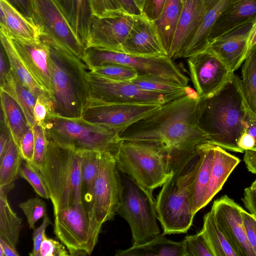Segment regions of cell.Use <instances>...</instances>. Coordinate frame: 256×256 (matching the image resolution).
Segmentation results:
<instances>
[{"instance_id": "cell-52", "label": "cell", "mask_w": 256, "mask_h": 256, "mask_svg": "<svg viewBox=\"0 0 256 256\" xmlns=\"http://www.w3.org/2000/svg\"><path fill=\"white\" fill-rule=\"evenodd\" d=\"M12 135L7 126L3 114H0V160L5 154L8 148Z\"/></svg>"}, {"instance_id": "cell-28", "label": "cell", "mask_w": 256, "mask_h": 256, "mask_svg": "<svg viewBox=\"0 0 256 256\" xmlns=\"http://www.w3.org/2000/svg\"><path fill=\"white\" fill-rule=\"evenodd\" d=\"M160 234L142 244L116 250V256H184L182 240L177 242Z\"/></svg>"}, {"instance_id": "cell-20", "label": "cell", "mask_w": 256, "mask_h": 256, "mask_svg": "<svg viewBox=\"0 0 256 256\" xmlns=\"http://www.w3.org/2000/svg\"><path fill=\"white\" fill-rule=\"evenodd\" d=\"M256 20L242 24L210 41L212 50L232 72L244 62L248 54L247 42Z\"/></svg>"}, {"instance_id": "cell-8", "label": "cell", "mask_w": 256, "mask_h": 256, "mask_svg": "<svg viewBox=\"0 0 256 256\" xmlns=\"http://www.w3.org/2000/svg\"><path fill=\"white\" fill-rule=\"evenodd\" d=\"M122 192L117 214L130 228L133 245L143 244L160 234L152 194L120 171Z\"/></svg>"}, {"instance_id": "cell-19", "label": "cell", "mask_w": 256, "mask_h": 256, "mask_svg": "<svg viewBox=\"0 0 256 256\" xmlns=\"http://www.w3.org/2000/svg\"><path fill=\"white\" fill-rule=\"evenodd\" d=\"M10 39L22 63L52 98L48 44L40 38L36 40Z\"/></svg>"}, {"instance_id": "cell-29", "label": "cell", "mask_w": 256, "mask_h": 256, "mask_svg": "<svg viewBox=\"0 0 256 256\" xmlns=\"http://www.w3.org/2000/svg\"><path fill=\"white\" fill-rule=\"evenodd\" d=\"M230 0H213L194 35L185 49L182 58H188L207 48L212 28Z\"/></svg>"}, {"instance_id": "cell-56", "label": "cell", "mask_w": 256, "mask_h": 256, "mask_svg": "<svg viewBox=\"0 0 256 256\" xmlns=\"http://www.w3.org/2000/svg\"><path fill=\"white\" fill-rule=\"evenodd\" d=\"M8 58L2 45H0V86L4 83L6 76L10 70L7 66Z\"/></svg>"}, {"instance_id": "cell-45", "label": "cell", "mask_w": 256, "mask_h": 256, "mask_svg": "<svg viewBox=\"0 0 256 256\" xmlns=\"http://www.w3.org/2000/svg\"><path fill=\"white\" fill-rule=\"evenodd\" d=\"M92 16L100 18L115 16L124 12L116 0H90Z\"/></svg>"}, {"instance_id": "cell-41", "label": "cell", "mask_w": 256, "mask_h": 256, "mask_svg": "<svg viewBox=\"0 0 256 256\" xmlns=\"http://www.w3.org/2000/svg\"><path fill=\"white\" fill-rule=\"evenodd\" d=\"M19 176L25 179L40 197L48 199L50 193L39 170L32 163L24 160L19 171Z\"/></svg>"}, {"instance_id": "cell-9", "label": "cell", "mask_w": 256, "mask_h": 256, "mask_svg": "<svg viewBox=\"0 0 256 256\" xmlns=\"http://www.w3.org/2000/svg\"><path fill=\"white\" fill-rule=\"evenodd\" d=\"M121 192L120 173L114 157L110 152H102L92 200L87 208L94 246L102 224L117 214Z\"/></svg>"}, {"instance_id": "cell-54", "label": "cell", "mask_w": 256, "mask_h": 256, "mask_svg": "<svg viewBox=\"0 0 256 256\" xmlns=\"http://www.w3.org/2000/svg\"><path fill=\"white\" fill-rule=\"evenodd\" d=\"M242 200L249 212L256 218V196L248 187L244 189Z\"/></svg>"}, {"instance_id": "cell-15", "label": "cell", "mask_w": 256, "mask_h": 256, "mask_svg": "<svg viewBox=\"0 0 256 256\" xmlns=\"http://www.w3.org/2000/svg\"><path fill=\"white\" fill-rule=\"evenodd\" d=\"M187 62L191 80L200 98L214 94L234 73L208 48L188 58Z\"/></svg>"}, {"instance_id": "cell-32", "label": "cell", "mask_w": 256, "mask_h": 256, "mask_svg": "<svg viewBox=\"0 0 256 256\" xmlns=\"http://www.w3.org/2000/svg\"><path fill=\"white\" fill-rule=\"evenodd\" d=\"M183 5L181 0H166L159 17L154 21L162 46L168 56Z\"/></svg>"}, {"instance_id": "cell-16", "label": "cell", "mask_w": 256, "mask_h": 256, "mask_svg": "<svg viewBox=\"0 0 256 256\" xmlns=\"http://www.w3.org/2000/svg\"><path fill=\"white\" fill-rule=\"evenodd\" d=\"M242 208L227 196L213 202L216 223L238 256H256L246 238L241 214Z\"/></svg>"}, {"instance_id": "cell-7", "label": "cell", "mask_w": 256, "mask_h": 256, "mask_svg": "<svg viewBox=\"0 0 256 256\" xmlns=\"http://www.w3.org/2000/svg\"><path fill=\"white\" fill-rule=\"evenodd\" d=\"M114 157L118 170L152 194L172 172L173 164L169 156L148 143L122 140Z\"/></svg>"}, {"instance_id": "cell-36", "label": "cell", "mask_w": 256, "mask_h": 256, "mask_svg": "<svg viewBox=\"0 0 256 256\" xmlns=\"http://www.w3.org/2000/svg\"><path fill=\"white\" fill-rule=\"evenodd\" d=\"M246 126L237 144L248 170L256 174V114L250 110L246 119Z\"/></svg>"}, {"instance_id": "cell-39", "label": "cell", "mask_w": 256, "mask_h": 256, "mask_svg": "<svg viewBox=\"0 0 256 256\" xmlns=\"http://www.w3.org/2000/svg\"><path fill=\"white\" fill-rule=\"evenodd\" d=\"M130 82L143 90L163 93L184 91L188 86L184 87L168 80L149 74H138Z\"/></svg>"}, {"instance_id": "cell-58", "label": "cell", "mask_w": 256, "mask_h": 256, "mask_svg": "<svg viewBox=\"0 0 256 256\" xmlns=\"http://www.w3.org/2000/svg\"><path fill=\"white\" fill-rule=\"evenodd\" d=\"M256 44V22L252 26L247 42L248 52Z\"/></svg>"}, {"instance_id": "cell-37", "label": "cell", "mask_w": 256, "mask_h": 256, "mask_svg": "<svg viewBox=\"0 0 256 256\" xmlns=\"http://www.w3.org/2000/svg\"><path fill=\"white\" fill-rule=\"evenodd\" d=\"M242 87L245 99L256 114V44L248 52L242 70Z\"/></svg>"}, {"instance_id": "cell-48", "label": "cell", "mask_w": 256, "mask_h": 256, "mask_svg": "<svg viewBox=\"0 0 256 256\" xmlns=\"http://www.w3.org/2000/svg\"><path fill=\"white\" fill-rule=\"evenodd\" d=\"M241 214L246 238L256 256V218L244 208Z\"/></svg>"}, {"instance_id": "cell-38", "label": "cell", "mask_w": 256, "mask_h": 256, "mask_svg": "<svg viewBox=\"0 0 256 256\" xmlns=\"http://www.w3.org/2000/svg\"><path fill=\"white\" fill-rule=\"evenodd\" d=\"M23 160L19 148L12 136L7 150L0 160V186L14 182L19 176Z\"/></svg>"}, {"instance_id": "cell-35", "label": "cell", "mask_w": 256, "mask_h": 256, "mask_svg": "<svg viewBox=\"0 0 256 256\" xmlns=\"http://www.w3.org/2000/svg\"><path fill=\"white\" fill-rule=\"evenodd\" d=\"M202 231L214 256H238L224 234L218 227L210 210L204 216Z\"/></svg>"}, {"instance_id": "cell-42", "label": "cell", "mask_w": 256, "mask_h": 256, "mask_svg": "<svg viewBox=\"0 0 256 256\" xmlns=\"http://www.w3.org/2000/svg\"><path fill=\"white\" fill-rule=\"evenodd\" d=\"M182 242L184 256H214L202 230L195 234L186 236Z\"/></svg>"}, {"instance_id": "cell-57", "label": "cell", "mask_w": 256, "mask_h": 256, "mask_svg": "<svg viewBox=\"0 0 256 256\" xmlns=\"http://www.w3.org/2000/svg\"><path fill=\"white\" fill-rule=\"evenodd\" d=\"M0 246L4 250V256H18L20 255L16 248L0 238Z\"/></svg>"}, {"instance_id": "cell-30", "label": "cell", "mask_w": 256, "mask_h": 256, "mask_svg": "<svg viewBox=\"0 0 256 256\" xmlns=\"http://www.w3.org/2000/svg\"><path fill=\"white\" fill-rule=\"evenodd\" d=\"M14 187V182L0 186V238L16 248L22 219L14 212L8 200V194Z\"/></svg>"}, {"instance_id": "cell-61", "label": "cell", "mask_w": 256, "mask_h": 256, "mask_svg": "<svg viewBox=\"0 0 256 256\" xmlns=\"http://www.w3.org/2000/svg\"><path fill=\"white\" fill-rule=\"evenodd\" d=\"M0 256H4V250L2 247L0 246Z\"/></svg>"}, {"instance_id": "cell-59", "label": "cell", "mask_w": 256, "mask_h": 256, "mask_svg": "<svg viewBox=\"0 0 256 256\" xmlns=\"http://www.w3.org/2000/svg\"><path fill=\"white\" fill-rule=\"evenodd\" d=\"M252 191L254 194L256 196V180L248 187Z\"/></svg>"}, {"instance_id": "cell-6", "label": "cell", "mask_w": 256, "mask_h": 256, "mask_svg": "<svg viewBox=\"0 0 256 256\" xmlns=\"http://www.w3.org/2000/svg\"><path fill=\"white\" fill-rule=\"evenodd\" d=\"M44 127L48 140L76 150L108 152L114 156L122 141L118 132L82 117L69 118L49 114Z\"/></svg>"}, {"instance_id": "cell-26", "label": "cell", "mask_w": 256, "mask_h": 256, "mask_svg": "<svg viewBox=\"0 0 256 256\" xmlns=\"http://www.w3.org/2000/svg\"><path fill=\"white\" fill-rule=\"evenodd\" d=\"M240 161L238 158L226 152L224 149L214 145L213 164L202 208L206 206L221 190Z\"/></svg>"}, {"instance_id": "cell-50", "label": "cell", "mask_w": 256, "mask_h": 256, "mask_svg": "<svg viewBox=\"0 0 256 256\" xmlns=\"http://www.w3.org/2000/svg\"><path fill=\"white\" fill-rule=\"evenodd\" d=\"M166 0H144L142 14L152 21L160 16Z\"/></svg>"}, {"instance_id": "cell-60", "label": "cell", "mask_w": 256, "mask_h": 256, "mask_svg": "<svg viewBox=\"0 0 256 256\" xmlns=\"http://www.w3.org/2000/svg\"><path fill=\"white\" fill-rule=\"evenodd\" d=\"M136 2V3L137 5L138 6V8L142 11V8L143 6L144 0H134Z\"/></svg>"}, {"instance_id": "cell-47", "label": "cell", "mask_w": 256, "mask_h": 256, "mask_svg": "<svg viewBox=\"0 0 256 256\" xmlns=\"http://www.w3.org/2000/svg\"><path fill=\"white\" fill-rule=\"evenodd\" d=\"M18 148L24 160L32 163L34 151V138L32 127L22 137Z\"/></svg>"}, {"instance_id": "cell-46", "label": "cell", "mask_w": 256, "mask_h": 256, "mask_svg": "<svg viewBox=\"0 0 256 256\" xmlns=\"http://www.w3.org/2000/svg\"><path fill=\"white\" fill-rule=\"evenodd\" d=\"M40 256H68L69 252L64 244L46 236L42 242L40 248Z\"/></svg>"}, {"instance_id": "cell-51", "label": "cell", "mask_w": 256, "mask_h": 256, "mask_svg": "<svg viewBox=\"0 0 256 256\" xmlns=\"http://www.w3.org/2000/svg\"><path fill=\"white\" fill-rule=\"evenodd\" d=\"M27 18L34 22V0H6Z\"/></svg>"}, {"instance_id": "cell-24", "label": "cell", "mask_w": 256, "mask_h": 256, "mask_svg": "<svg viewBox=\"0 0 256 256\" xmlns=\"http://www.w3.org/2000/svg\"><path fill=\"white\" fill-rule=\"evenodd\" d=\"M0 31L11 39L36 40L39 28L6 0H0Z\"/></svg>"}, {"instance_id": "cell-17", "label": "cell", "mask_w": 256, "mask_h": 256, "mask_svg": "<svg viewBox=\"0 0 256 256\" xmlns=\"http://www.w3.org/2000/svg\"><path fill=\"white\" fill-rule=\"evenodd\" d=\"M134 20V16L124 13L115 16H92L88 28L86 48L96 47L121 52V46Z\"/></svg>"}, {"instance_id": "cell-22", "label": "cell", "mask_w": 256, "mask_h": 256, "mask_svg": "<svg viewBox=\"0 0 256 256\" xmlns=\"http://www.w3.org/2000/svg\"><path fill=\"white\" fill-rule=\"evenodd\" d=\"M256 20V0H230L211 32L209 42L244 24Z\"/></svg>"}, {"instance_id": "cell-3", "label": "cell", "mask_w": 256, "mask_h": 256, "mask_svg": "<svg viewBox=\"0 0 256 256\" xmlns=\"http://www.w3.org/2000/svg\"><path fill=\"white\" fill-rule=\"evenodd\" d=\"M40 38L49 48L52 114L69 118L82 117L90 96L86 66L80 58L50 38L42 35Z\"/></svg>"}, {"instance_id": "cell-14", "label": "cell", "mask_w": 256, "mask_h": 256, "mask_svg": "<svg viewBox=\"0 0 256 256\" xmlns=\"http://www.w3.org/2000/svg\"><path fill=\"white\" fill-rule=\"evenodd\" d=\"M34 21L48 36L82 59L85 46L78 38L55 0H34Z\"/></svg>"}, {"instance_id": "cell-13", "label": "cell", "mask_w": 256, "mask_h": 256, "mask_svg": "<svg viewBox=\"0 0 256 256\" xmlns=\"http://www.w3.org/2000/svg\"><path fill=\"white\" fill-rule=\"evenodd\" d=\"M162 105L108 104L88 101L82 118L120 133L157 112Z\"/></svg>"}, {"instance_id": "cell-55", "label": "cell", "mask_w": 256, "mask_h": 256, "mask_svg": "<svg viewBox=\"0 0 256 256\" xmlns=\"http://www.w3.org/2000/svg\"><path fill=\"white\" fill-rule=\"evenodd\" d=\"M116 1L124 12L133 16L142 14V11L134 0H116Z\"/></svg>"}, {"instance_id": "cell-53", "label": "cell", "mask_w": 256, "mask_h": 256, "mask_svg": "<svg viewBox=\"0 0 256 256\" xmlns=\"http://www.w3.org/2000/svg\"><path fill=\"white\" fill-rule=\"evenodd\" d=\"M52 111L40 98H37L34 109V116L36 124L44 126L46 118Z\"/></svg>"}, {"instance_id": "cell-11", "label": "cell", "mask_w": 256, "mask_h": 256, "mask_svg": "<svg viewBox=\"0 0 256 256\" xmlns=\"http://www.w3.org/2000/svg\"><path fill=\"white\" fill-rule=\"evenodd\" d=\"M90 89L88 101L108 104H143L162 105L186 95L184 91L163 93L146 90L130 82H118L86 72Z\"/></svg>"}, {"instance_id": "cell-49", "label": "cell", "mask_w": 256, "mask_h": 256, "mask_svg": "<svg viewBox=\"0 0 256 256\" xmlns=\"http://www.w3.org/2000/svg\"><path fill=\"white\" fill-rule=\"evenodd\" d=\"M51 224L50 220L48 215H46L43 218L41 224L38 228L34 229L32 234L34 246L32 252L30 254V256H40V248L42 242L46 236V228Z\"/></svg>"}, {"instance_id": "cell-12", "label": "cell", "mask_w": 256, "mask_h": 256, "mask_svg": "<svg viewBox=\"0 0 256 256\" xmlns=\"http://www.w3.org/2000/svg\"><path fill=\"white\" fill-rule=\"evenodd\" d=\"M54 231L70 256H90L92 242L90 219L84 202L73 204L54 214Z\"/></svg>"}, {"instance_id": "cell-5", "label": "cell", "mask_w": 256, "mask_h": 256, "mask_svg": "<svg viewBox=\"0 0 256 256\" xmlns=\"http://www.w3.org/2000/svg\"><path fill=\"white\" fill-rule=\"evenodd\" d=\"M198 158V152L176 164L162 185L155 202L163 234L186 232L191 226L192 212L190 183Z\"/></svg>"}, {"instance_id": "cell-23", "label": "cell", "mask_w": 256, "mask_h": 256, "mask_svg": "<svg viewBox=\"0 0 256 256\" xmlns=\"http://www.w3.org/2000/svg\"><path fill=\"white\" fill-rule=\"evenodd\" d=\"M214 148V145L210 143L202 144L198 148V158L190 183L192 209L194 214L203 208L213 164Z\"/></svg>"}, {"instance_id": "cell-2", "label": "cell", "mask_w": 256, "mask_h": 256, "mask_svg": "<svg viewBox=\"0 0 256 256\" xmlns=\"http://www.w3.org/2000/svg\"><path fill=\"white\" fill-rule=\"evenodd\" d=\"M199 123L208 142L224 150L240 152L237 143L252 110L244 96L241 79L234 73L213 95L200 98Z\"/></svg>"}, {"instance_id": "cell-18", "label": "cell", "mask_w": 256, "mask_h": 256, "mask_svg": "<svg viewBox=\"0 0 256 256\" xmlns=\"http://www.w3.org/2000/svg\"><path fill=\"white\" fill-rule=\"evenodd\" d=\"M121 52L142 56H168L154 21L143 14L134 16L132 27L121 46Z\"/></svg>"}, {"instance_id": "cell-34", "label": "cell", "mask_w": 256, "mask_h": 256, "mask_svg": "<svg viewBox=\"0 0 256 256\" xmlns=\"http://www.w3.org/2000/svg\"><path fill=\"white\" fill-rule=\"evenodd\" d=\"M80 151L82 156V200L87 209L92 200L102 152L94 150Z\"/></svg>"}, {"instance_id": "cell-62", "label": "cell", "mask_w": 256, "mask_h": 256, "mask_svg": "<svg viewBox=\"0 0 256 256\" xmlns=\"http://www.w3.org/2000/svg\"><path fill=\"white\" fill-rule=\"evenodd\" d=\"M188 0H181L183 4H185Z\"/></svg>"}, {"instance_id": "cell-44", "label": "cell", "mask_w": 256, "mask_h": 256, "mask_svg": "<svg viewBox=\"0 0 256 256\" xmlns=\"http://www.w3.org/2000/svg\"><path fill=\"white\" fill-rule=\"evenodd\" d=\"M32 128L34 138V151L32 163L40 170L45 160L48 139L44 126L36 124Z\"/></svg>"}, {"instance_id": "cell-21", "label": "cell", "mask_w": 256, "mask_h": 256, "mask_svg": "<svg viewBox=\"0 0 256 256\" xmlns=\"http://www.w3.org/2000/svg\"><path fill=\"white\" fill-rule=\"evenodd\" d=\"M214 0H188L183 4L170 46L168 56L182 58L184 52L194 35L202 20Z\"/></svg>"}, {"instance_id": "cell-27", "label": "cell", "mask_w": 256, "mask_h": 256, "mask_svg": "<svg viewBox=\"0 0 256 256\" xmlns=\"http://www.w3.org/2000/svg\"><path fill=\"white\" fill-rule=\"evenodd\" d=\"M74 32L85 46L92 17L90 0H55Z\"/></svg>"}, {"instance_id": "cell-10", "label": "cell", "mask_w": 256, "mask_h": 256, "mask_svg": "<svg viewBox=\"0 0 256 256\" xmlns=\"http://www.w3.org/2000/svg\"><path fill=\"white\" fill-rule=\"evenodd\" d=\"M82 60L92 70L105 64H119L134 68L138 74H149L168 80L186 87L188 78L169 56H142L96 47L86 48Z\"/></svg>"}, {"instance_id": "cell-4", "label": "cell", "mask_w": 256, "mask_h": 256, "mask_svg": "<svg viewBox=\"0 0 256 256\" xmlns=\"http://www.w3.org/2000/svg\"><path fill=\"white\" fill-rule=\"evenodd\" d=\"M81 164L80 150L48 140L45 160L38 170L48 190L54 214L83 202Z\"/></svg>"}, {"instance_id": "cell-1", "label": "cell", "mask_w": 256, "mask_h": 256, "mask_svg": "<svg viewBox=\"0 0 256 256\" xmlns=\"http://www.w3.org/2000/svg\"><path fill=\"white\" fill-rule=\"evenodd\" d=\"M189 89L184 96L162 104L121 132V140L158 148L171 159L173 166L197 152L202 144L209 143L208 138L200 126V97Z\"/></svg>"}, {"instance_id": "cell-43", "label": "cell", "mask_w": 256, "mask_h": 256, "mask_svg": "<svg viewBox=\"0 0 256 256\" xmlns=\"http://www.w3.org/2000/svg\"><path fill=\"white\" fill-rule=\"evenodd\" d=\"M19 207L26 216L30 228L34 229L36 223L46 214V204L39 198H33L19 204Z\"/></svg>"}, {"instance_id": "cell-31", "label": "cell", "mask_w": 256, "mask_h": 256, "mask_svg": "<svg viewBox=\"0 0 256 256\" xmlns=\"http://www.w3.org/2000/svg\"><path fill=\"white\" fill-rule=\"evenodd\" d=\"M0 96L1 112L12 138L18 147L22 137L31 126L22 108L14 98L1 88Z\"/></svg>"}, {"instance_id": "cell-25", "label": "cell", "mask_w": 256, "mask_h": 256, "mask_svg": "<svg viewBox=\"0 0 256 256\" xmlns=\"http://www.w3.org/2000/svg\"><path fill=\"white\" fill-rule=\"evenodd\" d=\"M0 45L6 52L10 68L18 80L37 98L42 100L52 113L53 102L49 94L35 80L18 56L11 40L0 31Z\"/></svg>"}, {"instance_id": "cell-33", "label": "cell", "mask_w": 256, "mask_h": 256, "mask_svg": "<svg viewBox=\"0 0 256 256\" xmlns=\"http://www.w3.org/2000/svg\"><path fill=\"white\" fill-rule=\"evenodd\" d=\"M0 88L8 93L18 103L32 128L36 124L34 109L37 98L18 80L10 68Z\"/></svg>"}, {"instance_id": "cell-40", "label": "cell", "mask_w": 256, "mask_h": 256, "mask_svg": "<svg viewBox=\"0 0 256 256\" xmlns=\"http://www.w3.org/2000/svg\"><path fill=\"white\" fill-rule=\"evenodd\" d=\"M90 71L102 77L118 82H130L138 74L131 66L114 63L103 64Z\"/></svg>"}]
</instances>
